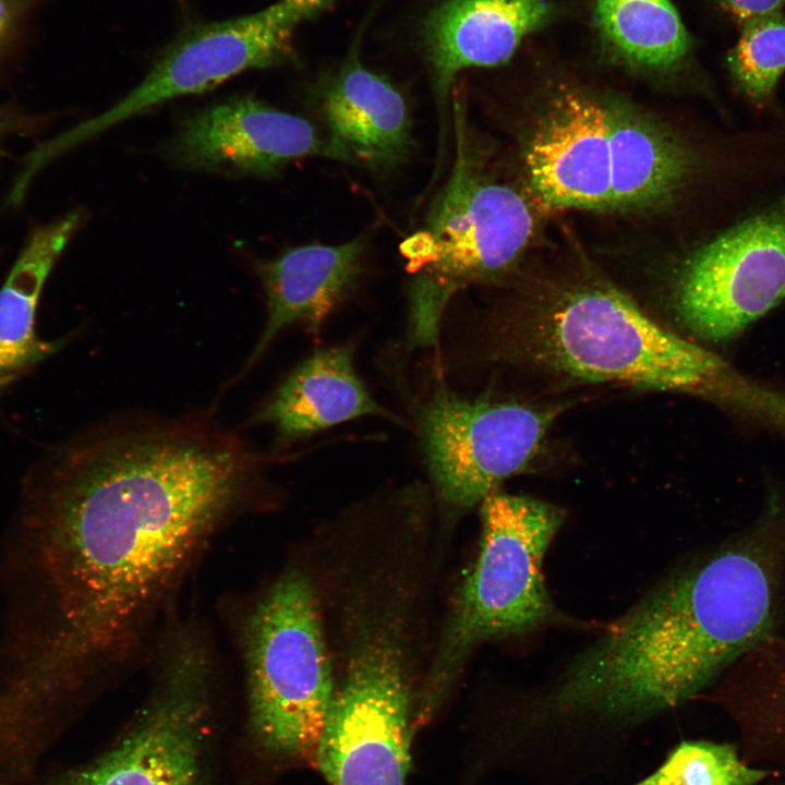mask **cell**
<instances>
[{
    "instance_id": "cell-1",
    "label": "cell",
    "mask_w": 785,
    "mask_h": 785,
    "mask_svg": "<svg viewBox=\"0 0 785 785\" xmlns=\"http://www.w3.org/2000/svg\"><path fill=\"white\" fill-rule=\"evenodd\" d=\"M266 462L198 418L98 427L39 460L25 497L52 624L32 677L61 690L132 648Z\"/></svg>"
},
{
    "instance_id": "cell-2",
    "label": "cell",
    "mask_w": 785,
    "mask_h": 785,
    "mask_svg": "<svg viewBox=\"0 0 785 785\" xmlns=\"http://www.w3.org/2000/svg\"><path fill=\"white\" fill-rule=\"evenodd\" d=\"M785 504L654 584L532 699V721L627 726L677 706L774 636Z\"/></svg>"
},
{
    "instance_id": "cell-3",
    "label": "cell",
    "mask_w": 785,
    "mask_h": 785,
    "mask_svg": "<svg viewBox=\"0 0 785 785\" xmlns=\"http://www.w3.org/2000/svg\"><path fill=\"white\" fill-rule=\"evenodd\" d=\"M524 331L539 361L577 379L692 395L757 433L775 425L784 411L780 385L664 328L613 288L567 293Z\"/></svg>"
},
{
    "instance_id": "cell-4",
    "label": "cell",
    "mask_w": 785,
    "mask_h": 785,
    "mask_svg": "<svg viewBox=\"0 0 785 785\" xmlns=\"http://www.w3.org/2000/svg\"><path fill=\"white\" fill-rule=\"evenodd\" d=\"M480 506V551L455 595L422 696L423 720L436 709L475 645L573 623L555 605L543 577L544 557L564 522V511L543 500L499 491Z\"/></svg>"
},
{
    "instance_id": "cell-5",
    "label": "cell",
    "mask_w": 785,
    "mask_h": 785,
    "mask_svg": "<svg viewBox=\"0 0 785 785\" xmlns=\"http://www.w3.org/2000/svg\"><path fill=\"white\" fill-rule=\"evenodd\" d=\"M249 720L269 752L314 760L334 699L317 600L306 576H280L243 630Z\"/></svg>"
},
{
    "instance_id": "cell-6",
    "label": "cell",
    "mask_w": 785,
    "mask_h": 785,
    "mask_svg": "<svg viewBox=\"0 0 785 785\" xmlns=\"http://www.w3.org/2000/svg\"><path fill=\"white\" fill-rule=\"evenodd\" d=\"M455 133L450 176L433 200L423 229L400 245L413 280L446 304L466 286L506 271L534 228L526 198L484 176L459 102Z\"/></svg>"
},
{
    "instance_id": "cell-7",
    "label": "cell",
    "mask_w": 785,
    "mask_h": 785,
    "mask_svg": "<svg viewBox=\"0 0 785 785\" xmlns=\"http://www.w3.org/2000/svg\"><path fill=\"white\" fill-rule=\"evenodd\" d=\"M392 628L365 627L334 693L314 757L329 785H406L414 723Z\"/></svg>"
},
{
    "instance_id": "cell-8",
    "label": "cell",
    "mask_w": 785,
    "mask_h": 785,
    "mask_svg": "<svg viewBox=\"0 0 785 785\" xmlns=\"http://www.w3.org/2000/svg\"><path fill=\"white\" fill-rule=\"evenodd\" d=\"M558 410L462 398L438 382L426 400L413 406L412 415L440 504L457 511L472 508L523 471Z\"/></svg>"
},
{
    "instance_id": "cell-9",
    "label": "cell",
    "mask_w": 785,
    "mask_h": 785,
    "mask_svg": "<svg viewBox=\"0 0 785 785\" xmlns=\"http://www.w3.org/2000/svg\"><path fill=\"white\" fill-rule=\"evenodd\" d=\"M674 299L693 340L713 350L739 343L783 309L785 194L691 252Z\"/></svg>"
},
{
    "instance_id": "cell-10",
    "label": "cell",
    "mask_w": 785,
    "mask_h": 785,
    "mask_svg": "<svg viewBox=\"0 0 785 785\" xmlns=\"http://www.w3.org/2000/svg\"><path fill=\"white\" fill-rule=\"evenodd\" d=\"M212 662L196 637L168 648L156 687L128 733L85 768L51 785H205Z\"/></svg>"
},
{
    "instance_id": "cell-11",
    "label": "cell",
    "mask_w": 785,
    "mask_h": 785,
    "mask_svg": "<svg viewBox=\"0 0 785 785\" xmlns=\"http://www.w3.org/2000/svg\"><path fill=\"white\" fill-rule=\"evenodd\" d=\"M298 24L278 1L255 13L193 26L166 49L134 89L73 128L72 137L82 144L173 98L203 93L243 71L282 62Z\"/></svg>"
},
{
    "instance_id": "cell-12",
    "label": "cell",
    "mask_w": 785,
    "mask_h": 785,
    "mask_svg": "<svg viewBox=\"0 0 785 785\" xmlns=\"http://www.w3.org/2000/svg\"><path fill=\"white\" fill-rule=\"evenodd\" d=\"M160 152L183 169L234 177L271 178L304 157L337 160L328 137L309 120L253 97L232 98L188 117Z\"/></svg>"
},
{
    "instance_id": "cell-13",
    "label": "cell",
    "mask_w": 785,
    "mask_h": 785,
    "mask_svg": "<svg viewBox=\"0 0 785 785\" xmlns=\"http://www.w3.org/2000/svg\"><path fill=\"white\" fill-rule=\"evenodd\" d=\"M611 106L565 88L526 155L530 183L553 208L611 209Z\"/></svg>"
},
{
    "instance_id": "cell-14",
    "label": "cell",
    "mask_w": 785,
    "mask_h": 785,
    "mask_svg": "<svg viewBox=\"0 0 785 785\" xmlns=\"http://www.w3.org/2000/svg\"><path fill=\"white\" fill-rule=\"evenodd\" d=\"M553 14L548 0H447L432 13L425 36L440 141L446 140L447 99L457 74L507 62Z\"/></svg>"
},
{
    "instance_id": "cell-15",
    "label": "cell",
    "mask_w": 785,
    "mask_h": 785,
    "mask_svg": "<svg viewBox=\"0 0 785 785\" xmlns=\"http://www.w3.org/2000/svg\"><path fill=\"white\" fill-rule=\"evenodd\" d=\"M337 160L384 171L412 148L411 122L400 92L353 56L314 92Z\"/></svg>"
},
{
    "instance_id": "cell-16",
    "label": "cell",
    "mask_w": 785,
    "mask_h": 785,
    "mask_svg": "<svg viewBox=\"0 0 785 785\" xmlns=\"http://www.w3.org/2000/svg\"><path fill=\"white\" fill-rule=\"evenodd\" d=\"M366 237L339 245L309 244L289 249L257 264L267 305L265 326L239 377L291 324L317 334L331 312L351 293L364 271Z\"/></svg>"
},
{
    "instance_id": "cell-17",
    "label": "cell",
    "mask_w": 785,
    "mask_h": 785,
    "mask_svg": "<svg viewBox=\"0 0 785 785\" xmlns=\"http://www.w3.org/2000/svg\"><path fill=\"white\" fill-rule=\"evenodd\" d=\"M353 352L351 342L314 351L288 375L253 421L270 424L281 445L365 415L407 425L366 389L355 373Z\"/></svg>"
},
{
    "instance_id": "cell-18",
    "label": "cell",
    "mask_w": 785,
    "mask_h": 785,
    "mask_svg": "<svg viewBox=\"0 0 785 785\" xmlns=\"http://www.w3.org/2000/svg\"><path fill=\"white\" fill-rule=\"evenodd\" d=\"M82 221L75 210L34 229L0 288V396L65 342L37 335L36 310L45 281Z\"/></svg>"
},
{
    "instance_id": "cell-19",
    "label": "cell",
    "mask_w": 785,
    "mask_h": 785,
    "mask_svg": "<svg viewBox=\"0 0 785 785\" xmlns=\"http://www.w3.org/2000/svg\"><path fill=\"white\" fill-rule=\"evenodd\" d=\"M611 209L643 208L669 200L688 181L693 157L657 125L611 106Z\"/></svg>"
},
{
    "instance_id": "cell-20",
    "label": "cell",
    "mask_w": 785,
    "mask_h": 785,
    "mask_svg": "<svg viewBox=\"0 0 785 785\" xmlns=\"http://www.w3.org/2000/svg\"><path fill=\"white\" fill-rule=\"evenodd\" d=\"M601 40L621 61L647 70L679 65L691 38L669 0H594Z\"/></svg>"
},
{
    "instance_id": "cell-21",
    "label": "cell",
    "mask_w": 785,
    "mask_h": 785,
    "mask_svg": "<svg viewBox=\"0 0 785 785\" xmlns=\"http://www.w3.org/2000/svg\"><path fill=\"white\" fill-rule=\"evenodd\" d=\"M726 58L733 83L750 102L769 105L785 73V14L782 11L745 21Z\"/></svg>"
},
{
    "instance_id": "cell-22",
    "label": "cell",
    "mask_w": 785,
    "mask_h": 785,
    "mask_svg": "<svg viewBox=\"0 0 785 785\" xmlns=\"http://www.w3.org/2000/svg\"><path fill=\"white\" fill-rule=\"evenodd\" d=\"M768 775L745 764L732 745L685 741L637 785H757Z\"/></svg>"
},
{
    "instance_id": "cell-23",
    "label": "cell",
    "mask_w": 785,
    "mask_h": 785,
    "mask_svg": "<svg viewBox=\"0 0 785 785\" xmlns=\"http://www.w3.org/2000/svg\"><path fill=\"white\" fill-rule=\"evenodd\" d=\"M49 0H0V68L26 44L37 13Z\"/></svg>"
},
{
    "instance_id": "cell-24",
    "label": "cell",
    "mask_w": 785,
    "mask_h": 785,
    "mask_svg": "<svg viewBox=\"0 0 785 785\" xmlns=\"http://www.w3.org/2000/svg\"><path fill=\"white\" fill-rule=\"evenodd\" d=\"M736 666L768 686L771 695L785 704V641L771 637L744 655Z\"/></svg>"
},
{
    "instance_id": "cell-25",
    "label": "cell",
    "mask_w": 785,
    "mask_h": 785,
    "mask_svg": "<svg viewBox=\"0 0 785 785\" xmlns=\"http://www.w3.org/2000/svg\"><path fill=\"white\" fill-rule=\"evenodd\" d=\"M740 24L753 17L782 11L785 0H714Z\"/></svg>"
},
{
    "instance_id": "cell-26",
    "label": "cell",
    "mask_w": 785,
    "mask_h": 785,
    "mask_svg": "<svg viewBox=\"0 0 785 785\" xmlns=\"http://www.w3.org/2000/svg\"><path fill=\"white\" fill-rule=\"evenodd\" d=\"M40 122L12 106L0 107V144L12 134L33 132Z\"/></svg>"
},
{
    "instance_id": "cell-27",
    "label": "cell",
    "mask_w": 785,
    "mask_h": 785,
    "mask_svg": "<svg viewBox=\"0 0 785 785\" xmlns=\"http://www.w3.org/2000/svg\"><path fill=\"white\" fill-rule=\"evenodd\" d=\"M300 23L327 9L335 0H280Z\"/></svg>"
}]
</instances>
